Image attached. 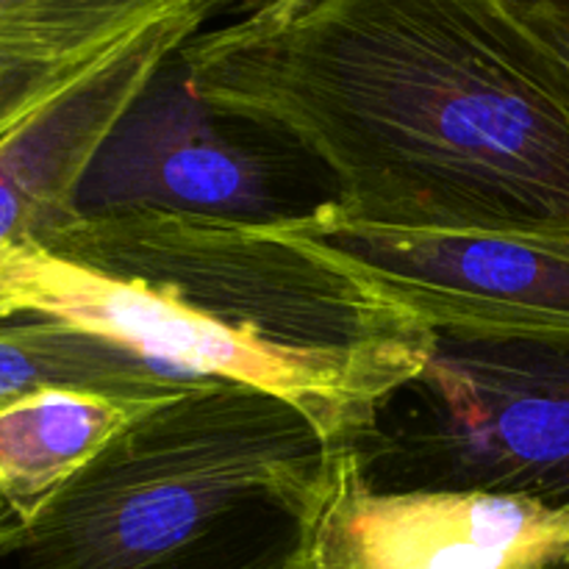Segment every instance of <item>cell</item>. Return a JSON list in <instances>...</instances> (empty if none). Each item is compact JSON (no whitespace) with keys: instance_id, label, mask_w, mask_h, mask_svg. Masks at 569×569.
I'll return each instance as SVG.
<instances>
[{"instance_id":"obj_14","label":"cell","mask_w":569,"mask_h":569,"mask_svg":"<svg viewBox=\"0 0 569 569\" xmlns=\"http://www.w3.org/2000/svg\"><path fill=\"white\" fill-rule=\"evenodd\" d=\"M548 569H569V565H556V567H548Z\"/></svg>"},{"instance_id":"obj_8","label":"cell","mask_w":569,"mask_h":569,"mask_svg":"<svg viewBox=\"0 0 569 569\" xmlns=\"http://www.w3.org/2000/svg\"><path fill=\"white\" fill-rule=\"evenodd\" d=\"M214 11L211 0H170L159 17L106 50L76 87L0 144V250L76 214L78 183L114 122Z\"/></svg>"},{"instance_id":"obj_2","label":"cell","mask_w":569,"mask_h":569,"mask_svg":"<svg viewBox=\"0 0 569 569\" xmlns=\"http://www.w3.org/2000/svg\"><path fill=\"white\" fill-rule=\"evenodd\" d=\"M39 315L298 411L328 450L365 442L431 356L428 331L283 226L70 217L0 250V317Z\"/></svg>"},{"instance_id":"obj_15","label":"cell","mask_w":569,"mask_h":569,"mask_svg":"<svg viewBox=\"0 0 569 569\" xmlns=\"http://www.w3.org/2000/svg\"><path fill=\"white\" fill-rule=\"evenodd\" d=\"M0 526H3V520H0Z\"/></svg>"},{"instance_id":"obj_13","label":"cell","mask_w":569,"mask_h":569,"mask_svg":"<svg viewBox=\"0 0 569 569\" xmlns=\"http://www.w3.org/2000/svg\"><path fill=\"white\" fill-rule=\"evenodd\" d=\"M100 56L61 67H17L0 61V144L9 142L39 111L76 87Z\"/></svg>"},{"instance_id":"obj_7","label":"cell","mask_w":569,"mask_h":569,"mask_svg":"<svg viewBox=\"0 0 569 569\" xmlns=\"http://www.w3.org/2000/svg\"><path fill=\"white\" fill-rule=\"evenodd\" d=\"M569 565V509L483 492H387L331 450L287 569H548Z\"/></svg>"},{"instance_id":"obj_4","label":"cell","mask_w":569,"mask_h":569,"mask_svg":"<svg viewBox=\"0 0 569 569\" xmlns=\"http://www.w3.org/2000/svg\"><path fill=\"white\" fill-rule=\"evenodd\" d=\"M353 450L387 492H483L569 509V342L433 339Z\"/></svg>"},{"instance_id":"obj_3","label":"cell","mask_w":569,"mask_h":569,"mask_svg":"<svg viewBox=\"0 0 569 569\" xmlns=\"http://www.w3.org/2000/svg\"><path fill=\"white\" fill-rule=\"evenodd\" d=\"M328 445L239 383L161 400L28 520L0 528L20 569H287Z\"/></svg>"},{"instance_id":"obj_10","label":"cell","mask_w":569,"mask_h":569,"mask_svg":"<svg viewBox=\"0 0 569 569\" xmlns=\"http://www.w3.org/2000/svg\"><path fill=\"white\" fill-rule=\"evenodd\" d=\"M209 383L53 317H0V411L44 392L167 400Z\"/></svg>"},{"instance_id":"obj_11","label":"cell","mask_w":569,"mask_h":569,"mask_svg":"<svg viewBox=\"0 0 569 569\" xmlns=\"http://www.w3.org/2000/svg\"><path fill=\"white\" fill-rule=\"evenodd\" d=\"M170 0H0V61L61 67L87 61L148 26Z\"/></svg>"},{"instance_id":"obj_6","label":"cell","mask_w":569,"mask_h":569,"mask_svg":"<svg viewBox=\"0 0 569 569\" xmlns=\"http://www.w3.org/2000/svg\"><path fill=\"white\" fill-rule=\"evenodd\" d=\"M278 226L331 250L437 337L569 342V228L403 231L331 203Z\"/></svg>"},{"instance_id":"obj_5","label":"cell","mask_w":569,"mask_h":569,"mask_svg":"<svg viewBox=\"0 0 569 569\" xmlns=\"http://www.w3.org/2000/svg\"><path fill=\"white\" fill-rule=\"evenodd\" d=\"M309 164L289 144L206 106L172 53L94 153L72 217L156 211L278 226L320 209L300 178Z\"/></svg>"},{"instance_id":"obj_9","label":"cell","mask_w":569,"mask_h":569,"mask_svg":"<svg viewBox=\"0 0 569 569\" xmlns=\"http://www.w3.org/2000/svg\"><path fill=\"white\" fill-rule=\"evenodd\" d=\"M156 403L161 400L44 392L0 411L3 526L42 509Z\"/></svg>"},{"instance_id":"obj_1","label":"cell","mask_w":569,"mask_h":569,"mask_svg":"<svg viewBox=\"0 0 569 569\" xmlns=\"http://www.w3.org/2000/svg\"><path fill=\"white\" fill-rule=\"evenodd\" d=\"M217 114L298 150L365 226L569 228V117L476 0H276L181 50Z\"/></svg>"},{"instance_id":"obj_12","label":"cell","mask_w":569,"mask_h":569,"mask_svg":"<svg viewBox=\"0 0 569 569\" xmlns=\"http://www.w3.org/2000/svg\"><path fill=\"white\" fill-rule=\"evenodd\" d=\"M476 9L569 117V0H476Z\"/></svg>"}]
</instances>
